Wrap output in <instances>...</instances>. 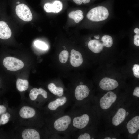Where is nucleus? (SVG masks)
Wrapping results in <instances>:
<instances>
[{"instance_id": "nucleus-15", "label": "nucleus", "mask_w": 139, "mask_h": 139, "mask_svg": "<svg viewBox=\"0 0 139 139\" xmlns=\"http://www.w3.org/2000/svg\"><path fill=\"white\" fill-rule=\"evenodd\" d=\"M23 139H40V135L39 132L35 129L28 128L24 130L22 133Z\"/></svg>"}, {"instance_id": "nucleus-19", "label": "nucleus", "mask_w": 139, "mask_h": 139, "mask_svg": "<svg viewBox=\"0 0 139 139\" xmlns=\"http://www.w3.org/2000/svg\"><path fill=\"white\" fill-rule=\"evenodd\" d=\"M48 88L49 90L54 95L58 97L63 95L64 90L61 87L56 86L53 83H50L48 84Z\"/></svg>"}, {"instance_id": "nucleus-24", "label": "nucleus", "mask_w": 139, "mask_h": 139, "mask_svg": "<svg viewBox=\"0 0 139 139\" xmlns=\"http://www.w3.org/2000/svg\"><path fill=\"white\" fill-rule=\"evenodd\" d=\"M10 116V114L7 112L2 114L0 118L1 124L4 125L7 123L9 121Z\"/></svg>"}, {"instance_id": "nucleus-34", "label": "nucleus", "mask_w": 139, "mask_h": 139, "mask_svg": "<svg viewBox=\"0 0 139 139\" xmlns=\"http://www.w3.org/2000/svg\"><path fill=\"white\" fill-rule=\"evenodd\" d=\"M105 139H111V138L109 137H106L104 138Z\"/></svg>"}, {"instance_id": "nucleus-32", "label": "nucleus", "mask_w": 139, "mask_h": 139, "mask_svg": "<svg viewBox=\"0 0 139 139\" xmlns=\"http://www.w3.org/2000/svg\"><path fill=\"white\" fill-rule=\"evenodd\" d=\"M134 32L136 34H139V29L137 28H135L134 30Z\"/></svg>"}, {"instance_id": "nucleus-28", "label": "nucleus", "mask_w": 139, "mask_h": 139, "mask_svg": "<svg viewBox=\"0 0 139 139\" xmlns=\"http://www.w3.org/2000/svg\"><path fill=\"white\" fill-rule=\"evenodd\" d=\"M73 1L76 4L80 5L82 2L84 4H86L89 3L90 0H73Z\"/></svg>"}, {"instance_id": "nucleus-11", "label": "nucleus", "mask_w": 139, "mask_h": 139, "mask_svg": "<svg viewBox=\"0 0 139 139\" xmlns=\"http://www.w3.org/2000/svg\"><path fill=\"white\" fill-rule=\"evenodd\" d=\"M70 58L71 64L74 67H78L83 63V59L81 54L74 49H72L71 51Z\"/></svg>"}, {"instance_id": "nucleus-17", "label": "nucleus", "mask_w": 139, "mask_h": 139, "mask_svg": "<svg viewBox=\"0 0 139 139\" xmlns=\"http://www.w3.org/2000/svg\"><path fill=\"white\" fill-rule=\"evenodd\" d=\"M89 49L95 53H98L102 51L103 48V44L96 40H92L89 41L88 44Z\"/></svg>"}, {"instance_id": "nucleus-2", "label": "nucleus", "mask_w": 139, "mask_h": 139, "mask_svg": "<svg viewBox=\"0 0 139 139\" xmlns=\"http://www.w3.org/2000/svg\"><path fill=\"white\" fill-rule=\"evenodd\" d=\"M90 119L89 116L87 114H79L75 110L73 111L71 131L85 128L89 124Z\"/></svg>"}, {"instance_id": "nucleus-6", "label": "nucleus", "mask_w": 139, "mask_h": 139, "mask_svg": "<svg viewBox=\"0 0 139 139\" xmlns=\"http://www.w3.org/2000/svg\"><path fill=\"white\" fill-rule=\"evenodd\" d=\"M69 100L70 98L65 96L58 97L49 103L48 108L51 111L57 112L59 109L67 105Z\"/></svg>"}, {"instance_id": "nucleus-36", "label": "nucleus", "mask_w": 139, "mask_h": 139, "mask_svg": "<svg viewBox=\"0 0 139 139\" xmlns=\"http://www.w3.org/2000/svg\"><path fill=\"white\" fill-rule=\"evenodd\" d=\"M20 3V2H17V4H18Z\"/></svg>"}, {"instance_id": "nucleus-1", "label": "nucleus", "mask_w": 139, "mask_h": 139, "mask_svg": "<svg viewBox=\"0 0 139 139\" xmlns=\"http://www.w3.org/2000/svg\"><path fill=\"white\" fill-rule=\"evenodd\" d=\"M73 111L72 113L58 115L55 117L52 127L55 133H68L71 131Z\"/></svg>"}, {"instance_id": "nucleus-7", "label": "nucleus", "mask_w": 139, "mask_h": 139, "mask_svg": "<svg viewBox=\"0 0 139 139\" xmlns=\"http://www.w3.org/2000/svg\"><path fill=\"white\" fill-rule=\"evenodd\" d=\"M117 98L116 95L112 91H109L105 94L100 99V105L103 109L110 108L115 101Z\"/></svg>"}, {"instance_id": "nucleus-18", "label": "nucleus", "mask_w": 139, "mask_h": 139, "mask_svg": "<svg viewBox=\"0 0 139 139\" xmlns=\"http://www.w3.org/2000/svg\"><path fill=\"white\" fill-rule=\"evenodd\" d=\"M39 95H41L45 99L47 98L46 91L41 88L39 89L35 88L32 89L30 90L29 96L32 100L34 101L37 99Z\"/></svg>"}, {"instance_id": "nucleus-16", "label": "nucleus", "mask_w": 139, "mask_h": 139, "mask_svg": "<svg viewBox=\"0 0 139 139\" xmlns=\"http://www.w3.org/2000/svg\"><path fill=\"white\" fill-rule=\"evenodd\" d=\"M36 114V111L32 108L28 106H24L20 110L19 114L20 116L24 119L33 117Z\"/></svg>"}, {"instance_id": "nucleus-33", "label": "nucleus", "mask_w": 139, "mask_h": 139, "mask_svg": "<svg viewBox=\"0 0 139 139\" xmlns=\"http://www.w3.org/2000/svg\"><path fill=\"white\" fill-rule=\"evenodd\" d=\"M94 37L96 39H99V37L98 36H95Z\"/></svg>"}, {"instance_id": "nucleus-12", "label": "nucleus", "mask_w": 139, "mask_h": 139, "mask_svg": "<svg viewBox=\"0 0 139 139\" xmlns=\"http://www.w3.org/2000/svg\"><path fill=\"white\" fill-rule=\"evenodd\" d=\"M126 117V110L122 108L119 109L112 118L113 125L115 126H118L124 120Z\"/></svg>"}, {"instance_id": "nucleus-3", "label": "nucleus", "mask_w": 139, "mask_h": 139, "mask_svg": "<svg viewBox=\"0 0 139 139\" xmlns=\"http://www.w3.org/2000/svg\"><path fill=\"white\" fill-rule=\"evenodd\" d=\"M109 15L108 9L102 6H98L91 9L86 15L88 19L95 22L104 21L107 19Z\"/></svg>"}, {"instance_id": "nucleus-30", "label": "nucleus", "mask_w": 139, "mask_h": 139, "mask_svg": "<svg viewBox=\"0 0 139 139\" xmlns=\"http://www.w3.org/2000/svg\"><path fill=\"white\" fill-rule=\"evenodd\" d=\"M133 95L139 97V87L137 86L135 88L133 93Z\"/></svg>"}, {"instance_id": "nucleus-25", "label": "nucleus", "mask_w": 139, "mask_h": 139, "mask_svg": "<svg viewBox=\"0 0 139 139\" xmlns=\"http://www.w3.org/2000/svg\"><path fill=\"white\" fill-rule=\"evenodd\" d=\"M34 44L36 47L41 49L46 50L48 49V47L47 45L41 41L36 40L35 41Z\"/></svg>"}, {"instance_id": "nucleus-20", "label": "nucleus", "mask_w": 139, "mask_h": 139, "mask_svg": "<svg viewBox=\"0 0 139 139\" xmlns=\"http://www.w3.org/2000/svg\"><path fill=\"white\" fill-rule=\"evenodd\" d=\"M82 11L77 10L75 11L71 12L68 14L69 17L74 20L75 22L78 23L82 20L84 18Z\"/></svg>"}, {"instance_id": "nucleus-27", "label": "nucleus", "mask_w": 139, "mask_h": 139, "mask_svg": "<svg viewBox=\"0 0 139 139\" xmlns=\"http://www.w3.org/2000/svg\"><path fill=\"white\" fill-rule=\"evenodd\" d=\"M77 138L78 139H90L91 136L90 134L87 133L81 134L78 135Z\"/></svg>"}, {"instance_id": "nucleus-13", "label": "nucleus", "mask_w": 139, "mask_h": 139, "mask_svg": "<svg viewBox=\"0 0 139 139\" xmlns=\"http://www.w3.org/2000/svg\"><path fill=\"white\" fill-rule=\"evenodd\" d=\"M126 127L130 134L136 133L139 129V116L133 117L127 123Z\"/></svg>"}, {"instance_id": "nucleus-22", "label": "nucleus", "mask_w": 139, "mask_h": 139, "mask_svg": "<svg viewBox=\"0 0 139 139\" xmlns=\"http://www.w3.org/2000/svg\"><path fill=\"white\" fill-rule=\"evenodd\" d=\"M102 41L104 46L109 48L112 46L113 44V39L109 35H105L101 38Z\"/></svg>"}, {"instance_id": "nucleus-38", "label": "nucleus", "mask_w": 139, "mask_h": 139, "mask_svg": "<svg viewBox=\"0 0 139 139\" xmlns=\"http://www.w3.org/2000/svg\"><path fill=\"white\" fill-rule=\"evenodd\" d=\"M1 124V123L0 121V125Z\"/></svg>"}, {"instance_id": "nucleus-8", "label": "nucleus", "mask_w": 139, "mask_h": 139, "mask_svg": "<svg viewBox=\"0 0 139 139\" xmlns=\"http://www.w3.org/2000/svg\"><path fill=\"white\" fill-rule=\"evenodd\" d=\"M90 91L87 86L82 84L78 85L75 88L73 99L76 103L81 101L89 96Z\"/></svg>"}, {"instance_id": "nucleus-26", "label": "nucleus", "mask_w": 139, "mask_h": 139, "mask_svg": "<svg viewBox=\"0 0 139 139\" xmlns=\"http://www.w3.org/2000/svg\"><path fill=\"white\" fill-rule=\"evenodd\" d=\"M134 76L137 78H139V65L135 64L133 66L132 68Z\"/></svg>"}, {"instance_id": "nucleus-5", "label": "nucleus", "mask_w": 139, "mask_h": 139, "mask_svg": "<svg viewBox=\"0 0 139 139\" xmlns=\"http://www.w3.org/2000/svg\"><path fill=\"white\" fill-rule=\"evenodd\" d=\"M15 11L18 16L22 20L27 22L31 21L32 15L29 7L24 4H20L16 7Z\"/></svg>"}, {"instance_id": "nucleus-10", "label": "nucleus", "mask_w": 139, "mask_h": 139, "mask_svg": "<svg viewBox=\"0 0 139 139\" xmlns=\"http://www.w3.org/2000/svg\"><path fill=\"white\" fill-rule=\"evenodd\" d=\"M63 7L62 3L59 0H55L53 4L47 3L44 6V10L47 12L58 13L60 11Z\"/></svg>"}, {"instance_id": "nucleus-23", "label": "nucleus", "mask_w": 139, "mask_h": 139, "mask_svg": "<svg viewBox=\"0 0 139 139\" xmlns=\"http://www.w3.org/2000/svg\"><path fill=\"white\" fill-rule=\"evenodd\" d=\"M69 56V53L67 50H64L60 53L59 58L60 61L62 63H65L67 60Z\"/></svg>"}, {"instance_id": "nucleus-21", "label": "nucleus", "mask_w": 139, "mask_h": 139, "mask_svg": "<svg viewBox=\"0 0 139 139\" xmlns=\"http://www.w3.org/2000/svg\"><path fill=\"white\" fill-rule=\"evenodd\" d=\"M29 82L26 80L18 78L16 81V86L18 90L22 92L26 90L28 87Z\"/></svg>"}, {"instance_id": "nucleus-31", "label": "nucleus", "mask_w": 139, "mask_h": 139, "mask_svg": "<svg viewBox=\"0 0 139 139\" xmlns=\"http://www.w3.org/2000/svg\"><path fill=\"white\" fill-rule=\"evenodd\" d=\"M6 107L3 105H0V115L5 113L6 111Z\"/></svg>"}, {"instance_id": "nucleus-4", "label": "nucleus", "mask_w": 139, "mask_h": 139, "mask_svg": "<svg viewBox=\"0 0 139 139\" xmlns=\"http://www.w3.org/2000/svg\"><path fill=\"white\" fill-rule=\"evenodd\" d=\"M3 65L7 70L11 71H15L22 68L24 64L21 60L15 58L7 57L3 61Z\"/></svg>"}, {"instance_id": "nucleus-14", "label": "nucleus", "mask_w": 139, "mask_h": 139, "mask_svg": "<svg viewBox=\"0 0 139 139\" xmlns=\"http://www.w3.org/2000/svg\"><path fill=\"white\" fill-rule=\"evenodd\" d=\"M12 34L11 30L7 24L5 22L0 21V38L7 39Z\"/></svg>"}, {"instance_id": "nucleus-37", "label": "nucleus", "mask_w": 139, "mask_h": 139, "mask_svg": "<svg viewBox=\"0 0 139 139\" xmlns=\"http://www.w3.org/2000/svg\"><path fill=\"white\" fill-rule=\"evenodd\" d=\"M112 139H116V138H112Z\"/></svg>"}, {"instance_id": "nucleus-35", "label": "nucleus", "mask_w": 139, "mask_h": 139, "mask_svg": "<svg viewBox=\"0 0 139 139\" xmlns=\"http://www.w3.org/2000/svg\"><path fill=\"white\" fill-rule=\"evenodd\" d=\"M138 139H139V134H138Z\"/></svg>"}, {"instance_id": "nucleus-29", "label": "nucleus", "mask_w": 139, "mask_h": 139, "mask_svg": "<svg viewBox=\"0 0 139 139\" xmlns=\"http://www.w3.org/2000/svg\"><path fill=\"white\" fill-rule=\"evenodd\" d=\"M134 43L135 45L139 46V35L136 34L134 36Z\"/></svg>"}, {"instance_id": "nucleus-9", "label": "nucleus", "mask_w": 139, "mask_h": 139, "mask_svg": "<svg viewBox=\"0 0 139 139\" xmlns=\"http://www.w3.org/2000/svg\"><path fill=\"white\" fill-rule=\"evenodd\" d=\"M119 85L116 80L109 78L105 77L100 81L99 85L100 87L105 90H113L117 88Z\"/></svg>"}]
</instances>
